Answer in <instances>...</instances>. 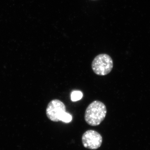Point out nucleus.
Instances as JSON below:
<instances>
[{"label": "nucleus", "instance_id": "nucleus-1", "mask_svg": "<svg viewBox=\"0 0 150 150\" xmlns=\"http://www.w3.org/2000/svg\"><path fill=\"white\" fill-rule=\"evenodd\" d=\"M106 114L107 108L104 103L99 100H95L86 109L85 120L89 125L98 126L104 120Z\"/></svg>", "mask_w": 150, "mask_h": 150}, {"label": "nucleus", "instance_id": "nucleus-2", "mask_svg": "<svg viewBox=\"0 0 150 150\" xmlns=\"http://www.w3.org/2000/svg\"><path fill=\"white\" fill-rule=\"evenodd\" d=\"M112 59L109 55L102 54L97 56L92 62L91 67L95 74L104 76L109 74L113 68Z\"/></svg>", "mask_w": 150, "mask_h": 150}, {"label": "nucleus", "instance_id": "nucleus-3", "mask_svg": "<svg viewBox=\"0 0 150 150\" xmlns=\"http://www.w3.org/2000/svg\"><path fill=\"white\" fill-rule=\"evenodd\" d=\"M66 112V107L64 103L59 99H54L48 103L46 109V114L49 120L54 122H59L64 112Z\"/></svg>", "mask_w": 150, "mask_h": 150}, {"label": "nucleus", "instance_id": "nucleus-4", "mask_svg": "<svg viewBox=\"0 0 150 150\" xmlns=\"http://www.w3.org/2000/svg\"><path fill=\"white\" fill-rule=\"evenodd\" d=\"M82 142L85 148L90 150H96L102 144V136L94 130L87 131L83 135Z\"/></svg>", "mask_w": 150, "mask_h": 150}, {"label": "nucleus", "instance_id": "nucleus-5", "mask_svg": "<svg viewBox=\"0 0 150 150\" xmlns=\"http://www.w3.org/2000/svg\"><path fill=\"white\" fill-rule=\"evenodd\" d=\"M82 93L80 91H74L71 94V99L72 101H76L80 100L83 97Z\"/></svg>", "mask_w": 150, "mask_h": 150}, {"label": "nucleus", "instance_id": "nucleus-6", "mask_svg": "<svg viewBox=\"0 0 150 150\" xmlns=\"http://www.w3.org/2000/svg\"><path fill=\"white\" fill-rule=\"evenodd\" d=\"M72 117L71 115L67 112H64L60 118V121L65 123H69L72 121Z\"/></svg>", "mask_w": 150, "mask_h": 150}]
</instances>
